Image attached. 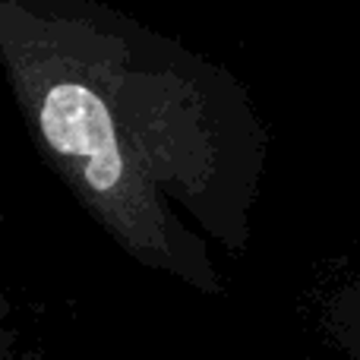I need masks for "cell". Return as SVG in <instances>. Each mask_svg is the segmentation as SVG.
<instances>
[{"label":"cell","mask_w":360,"mask_h":360,"mask_svg":"<svg viewBox=\"0 0 360 360\" xmlns=\"http://www.w3.org/2000/svg\"><path fill=\"white\" fill-rule=\"evenodd\" d=\"M0 60L44 165L105 237L218 297L209 240L247 250L266 168L240 82L95 0H0Z\"/></svg>","instance_id":"6da1fadb"},{"label":"cell","mask_w":360,"mask_h":360,"mask_svg":"<svg viewBox=\"0 0 360 360\" xmlns=\"http://www.w3.org/2000/svg\"><path fill=\"white\" fill-rule=\"evenodd\" d=\"M326 338L348 360H360V278L338 285L323 304Z\"/></svg>","instance_id":"7a4b0ae2"}]
</instances>
